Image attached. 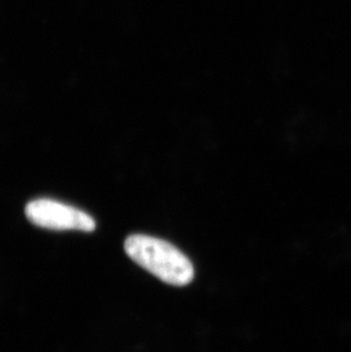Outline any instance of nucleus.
<instances>
[{"instance_id":"nucleus-2","label":"nucleus","mask_w":351,"mask_h":352,"mask_svg":"<svg viewBox=\"0 0 351 352\" xmlns=\"http://www.w3.org/2000/svg\"><path fill=\"white\" fill-rule=\"evenodd\" d=\"M25 216L36 226L50 230H79L90 233L96 223L88 213L54 199H34L25 206Z\"/></svg>"},{"instance_id":"nucleus-1","label":"nucleus","mask_w":351,"mask_h":352,"mask_svg":"<svg viewBox=\"0 0 351 352\" xmlns=\"http://www.w3.org/2000/svg\"><path fill=\"white\" fill-rule=\"evenodd\" d=\"M125 251L138 266L170 285H187L194 277L189 258L163 239L131 235L125 242Z\"/></svg>"}]
</instances>
